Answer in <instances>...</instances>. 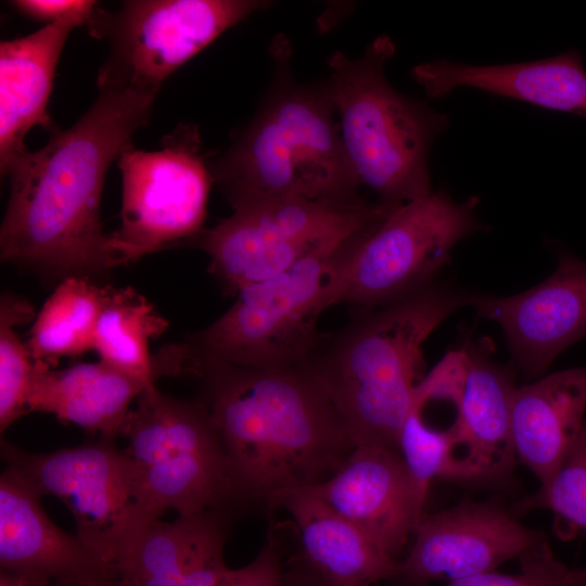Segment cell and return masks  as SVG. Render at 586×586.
<instances>
[{
  "mask_svg": "<svg viewBox=\"0 0 586 586\" xmlns=\"http://www.w3.org/2000/svg\"><path fill=\"white\" fill-rule=\"evenodd\" d=\"M154 100L131 89L100 90L74 125L8 166L2 262L61 280L90 279L120 266L101 226L103 183L112 162L149 123Z\"/></svg>",
  "mask_w": 586,
  "mask_h": 586,
  "instance_id": "1",
  "label": "cell"
},
{
  "mask_svg": "<svg viewBox=\"0 0 586 586\" xmlns=\"http://www.w3.org/2000/svg\"><path fill=\"white\" fill-rule=\"evenodd\" d=\"M198 398L220 440L238 498L268 502L330 479L357 446L305 366L205 362Z\"/></svg>",
  "mask_w": 586,
  "mask_h": 586,
  "instance_id": "2",
  "label": "cell"
},
{
  "mask_svg": "<svg viewBox=\"0 0 586 586\" xmlns=\"http://www.w3.org/2000/svg\"><path fill=\"white\" fill-rule=\"evenodd\" d=\"M472 295L430 283L323 334L304 364L327 392L356 445L399 451V435L423 379L422 345Z\"/></svg>",
  "mask_w": 586,
  "mask_h": 586,
  "instance_id": "3",
  "label": "cell"
},
{
  "mask_svg": "<svg viewBox=\"0 0 586 586\" xmlns=\"http://www.w3.org/2000/svg\"><path fill=\"white\" fill-rule=\"evenodd\" d=\"M273 80L255 116L209 160L213 182L232 208L277 200L355 204L359 179L346 155L327 85L297 82L291 47L281 37L270 47Z\"/></svg>",
  "mask_w": 586,
  "mask_h": 586,
  "instance_id": "4",
  "label": "cell"
},
{
  "mask_svg": "<svg viewBox=\"0 0 586 586\" xmlns=\"http://www.w3.org/2000/svg\"><path fill=\"white\" fill-rule=\"evenodd\" d=\"M387 215L343 231L288 270L240 291L209 326L164 347L169 368L176 375H195L205 362L263 369L304 365L324 334L319 317L339 302L353 250Z\"/></svg>",
  "mask_w": 586,
  "mask_h": 586,
  "instance_id": "5",
  "label": "cell"
},
{
  "mask_svg": "<svg viewBox=\"0 0 586 586\" xmlns=\"http://www.w3.org/2000/svg\"><path fill=\"white\" fill-rule=\"evenodd\" d=\"M395 52L387 36L374 39L351 59L335 51L328 59L327 88L339 117L346 155L361 186L377 202L396 207L432 191L428 156L449 118L422 101L395 90L384 65Z\"/></svg>",
  "mask_w": 586,
  "mask_h": 586,
  "instance_id": "6",
  "label": "cell"
},
{
  "mask_svg": "<svg viewBox=\"0 0 586 586\" xmlns=\"http://www.w3.org/2000/svg\"><path fill=\"white\" fill-rule=\"evenodd\" d=\"M122 433L144 518L157 519L167 510L182 517L221 511L239 500L217 431L200 399L175 398L151 385L136 399Z\"/></svg>",
  "mask_w": 586,
  "mask_h": 586,
  "instance_id": "7",
  "label": "cell"
},
{
  "mask_svg": "<svg viewBox=\"0 0 586 586\" xmlns=\"http://www.w3.org/2000/svg\"><path fill=\"white\" fill-rule=\"evenodd\" d=\"M395 207L364 200L355 204L277 200L244 204L194 239L209 256L208 270L228 295L294 266L343 231Z\"/></svg>",
  "mask_w": 586,
  "mask_h": 586,
  "instance_id": "8",
  "label": "cell"
},
{
  "mask_svg": "<svg viewBox=\"0 0 586 586\" xmlns=\"http://www.w3.org/2000/svg\"><path fill=\"white\" fill-rule=\"evenodd\" d=\"M477 206L431 191L394 208L351 254L337 304L379 307L432 283L456 243L484 228Z\"/></svg>",
  "mask_w": 586,
  "mask_h": 586,
  "instance_id": "9",
  "label": "cell"
},
{
  "mask_svg": "<svg viewBox=\"0 0 586 586\" xmlns=\"http://www.w3.org/2000/svg\"><path fill=\"white\" fill-rule=\"evenodd\" d=\"M257 0H131L101 10L88 29L110 51L97 86L155 95L163 81L219 35L269 5Z\"/></svg>",
  "mask_w": 586,
  "mask_h": 586,
  "instance_id": "10",
  "label": "cell"
},
{
  "mask_svg": "<svg viewBox=\"0 0 586 586\" xmlns=\"http://www.w3.org/2000/svg\"><path fill=\"white\" fill-rule=\"evenodd\" d=\"M118 166L122 224L109 237L120 265L203 231L214 182L196 125H178L163 138L160 150L128 148Z\"/></svg>",
  "mask_w": 586,
  "mask_h": 586,
  "instance_id": "11",
  "label": "cell"
},
{
  "mask_svg": "<svg viewBox=\"0 0 586 586\" xmlns=\"http://www.w3.org/2000/svg\"><path fill=\"white\" fill-rule=\"evenodd\" d=\"M1 459L40 496L59 498L75 520L76 535L114 568L152 521L136 502L126 453L109 441L30 453L2 440Z\"/></svg>",
  "mask_w": 586,
  "mask_h": 586,
  "instance_id": "12",
  "label": "cell"
},
{
  "mask_svg": "<svg viewBox=\"0 0 586 586\" xmlns=\"http://www.w3.org/2000/svg\"><path fill=\"white\" fill-rule=\"evenodd\" d=\"M412 533L413 543L394 578L408 586L493 572L546 540L540 531L523 525L495 501H463L424 513Z\"/></svg>",
  "mask_w": 586,
  "mask_h": 586,
  "instance_id": "13",
  "label": "cell"
},
{
  "mask_svg": "<svg viewBox=\"0 0 586 586\" xmlns=\"http://www.w3.org/2000/svg\"><path fill=\"white\" fill-rule=\"evenodd\" d=\"M470 305L501 327L514 368L538 378L586 335V263L562 251L556 270L532 289L508 297L472 295Z\"/></svg>",
  "mask_w": 586,
  "mask_h": 586,
  "instance_id": "14",
  "label": "cell"
},
{
  "mask_svg": "<svg viewBox=\"0 0 586 586\" xmlns=\"http://www.w3.org/2000/svg\"><path fill=\"white\" fill-rule=\"evenodd\" d=\"M466 381L458 424L441 479L502 483L512 475L517 455L511 430V408L517 388L514 366L492 358L487 340L468 342Z\"/></svg>",
  "mask_w": 586,
  "mask_h": 586,
  "instance_id": "15",
  "label": "cell"
},
{
  "mask_svg": "<svg viewBox=\"0 0 586 586\" xmlns=\"http://www.w3.org/2000/svg\"><path fill=\"white\" fill-rule=\"evenodd\" d=\"M41 496L5 469L0 476V570L88 586L118 578L115 568L47 515Z\"/></svg>",
  "mask_w": 586,
  "mask_h": 586,
  "instance_id": "16",
  "label": "cell"
},
{
  "mask_svg": "<svg viewBox=\"0 0 586 586\" xmlns=\"http://www.w3.org/2000/svg\"><path fill=\"white\" fill-rule=\"evenodd\" d=\"M307 488L395 561L418 523L410 477L394 449L357 445L330 479Z\"/></svg>",
  "mask_w": 586,
  "mask_h": 586,
  "instance_id": "17",
  "label": "cell"
},
{
  "mask_svg": "<svg viewBox=\"0 0 586 586\" xmlns=\"http://www.w3.org/2000/svg\"><path fill=\"white\" fill-rule=\"evenodd\" d=\"M411 75L428 97L472 87L547 110L586 117V69L576 51L539 61L469 65L446 60L417 65Z\"/></svg>",
  "mask_w": 586,
  "mask_h": 586,
  "instance_id": "18",
  "label": "cell"
},
{
  "mask_svg": "<svg viewBox=\"0 0 586 586\" xmlns=\"http://www.w3.org/2000/svg\"><path fill=\"white\" fill-rule=\"evenodd\" d=\"M72 22L46 24L27 36L0 43V168L27 151L24 138L33 127L51 133L54 126L48 112L56 64Z\"/></svg>",
  "mask_w": 586,
  "mask_h": 586,
  "instance_id": "19",
  "label": "cell"
},
{
  "mask_svg": "<svg viewBox=\"0 0 586 586\" xmlns=\"http://www.w3.org/2000/svg\"><path fill=\"white\" fill-rule=\"evenodd\" d=\"M268 506L286 510L298 531L297 553L333 584L374 586L397 577L398 561L311 489L280 493Z\"/></svg>",
  "mask_w": 586,
  "mask_h": 586,
  "instance_id": "20",
  "label": "cell"
},
{
  "mask_svg": "<svg viewBox=\"0 0 586 586\" xmlns=\"http://www.w3.org/2000/svg\"><path fill=\"white\" fill-rule=\"evenodd\" d=\"M586 411V367L548 374L517 387L511 408L513 446L539 484L548 482L579 433Z\"/></svg>",
  "mask_w": 586,
  "mask_h": 586,
  "instance_id": "21",
  "label": "cell"
},
{
  "mask_svg": "<svg viewBox=\"0 0 586 586\" xmlns=\"http://www.w3.org/2000/svg\"><path fill=\"white\" fill-rule=\"evenodd\" d=\"M149 386L101 360L64 369L34 361L27 407L109 441L122 433L130 405Z\"/></svg>",
  "mask_w": 586,
  "mask_h": 586,
  "instance_id": "22",
  "label": "cell"
},
{
  "mask_svg": "<svg viewBox=\"0 0 586 586\" xmlns=\"http://www.w3.org/2000/svg\"><path fill=\"white\" fill-rule=\"evenodd\" d=\"M111 290L86 277L61 280L31 326L26 345L33 360L52 366L62 357L93 349L98 320Z\"/></svg>",
  "mask_w": 586,
  "mask_h": 586,
  "instance_id": "23",
  "label": "cell"
},
{
  "mask_svg": "<svg viewBox=\"0 0 586 586\" xmlns=\"http://www.w3.org/2000/svg\"><path fill=\"white\" fill-rule=\"evenodd\" d=\"M167 326L143 295L131 288H112L98 320L93 351L102 362L153 385L156 378L149 343Z\"/></svg>",
  "mask_w": 586,
  "mask_h": 586,
  "instance_id": "24",
  "label": "cell"
},
{
  "mask_svg": "<svg viewBox=\"0 0 586 586\" xmlns=\"http://www.w3.org/2000/svg\"><path fill=\"white\" fill-rule=\"evenodd\" d=\"M194 515V514H193ZM193 515L150 521L116 563L124 586H181Z\"/></svg>",
  "mask_w": 586,
  "mask_h": 586,
  "instance_id": "25",
  "label": "cell"
},
{
  "mask_svg": "<svg viewBox=\"0 0 586 586\" xmlns=\"http://www.w3.org/2000/svg\"><path fill=\"white\" fill-rule=\"evenodd\" d=\"M35 316L25 298L5 292L0 300V431L28 413L34 360L16 328Z\"/></svg>",
  "mask_w": 586,
  "mask_h": 586,
  "instance_id": "26",
  "label": "cell"
},
{
  "mask_svg": "<svg viewBox=\"0 0 586 586\" xmlns=\"http://www.w3.org/2000/svg\"><path fill=\"white\" fill-rule=\"evenodd\" d=\"M547 510L561 539L586 533V418L551 479L514 506L515 513Z\"/></svg>",
  "mask_w": 586,
  "mask_h": 586,
  "instance_id": "27",
  "label": "cell"
},
{
  "mask_svg": "<svg viewBox=\"0 0 586 586\" xmlns=\"http://www.w3.org/2000/svg\"><path fill=\"white\" fill-rule=\"evenodd\" d=\"M454 433L428 422L411 406L399 435V453L412 485L418 522L432 481L441 479Z\"/></svg>",
  "mask_w": 586,
  "mask_h": 586,
  "instance_id": "28",
  "label": "cell"
},
{
  "mask_svg": "<svg viewBox=\"0 0 586 586\" xmlns=\"http://www.w3.org/2000/svg\"><path fill=\"white\" fill-rule=\"evenodd\" d=\"M515 574L496 571L456 579L446 586H586V565L571 568L560 561L547 540L528 549L520 557Z\"/></svg>",
  "mask_w": 586,
  "mask_h": 586,
  "instance_id": "29",
  "label": "cell"
},
{
  "mask_svg": "<svg viewBox=\"0 0 586 586\" xmlns=\"http://www.w3.org/2000/svg\"><path fill=\"white\" fill-rule=\"evenodd\" d=\"M224 543L221 511L193 515L181 586H220L229 570L224 562Z\"/></svg>",
  "mask_w": 586,
  "mask_h": 586,
  "instance_id": "30",
  "label": "cell"
},
{
  "mask_svg": "<svg viewBox=\"0 0 586 586\" xmlns=\"http://www.w3.org/2000/svg\"><path fill=\"white\" fill-rule=\"evenodd\" d=\"M11 4L22 14L48 24L72 22L77 27L89 28L100 13V7L92 0H15Z\"/></svg>",
  "mask_w": 586,
  "mask_h": 586,
  "instance_id": "31",
  "label": "cell"
},
{
  "mask_svg": "<svg viewBox=\"0 0 586 586\" xmlns=\"http://www.w3.org/2000/svg\"><path fill=\"white\" fill-rule=\"evenodd\" d=\"M220 586H284V564L271 532L256 558L238 570H228Z\"/></svg>",
  "mask_w": 586,
  "mask_h": 586,
  "instance_id": "32",
  "label": "cell"
},
{
  "mask_svg": "<svg viewBox=\"0 0 586 586\" xmlns=\"http://www.w3.org/2000/svg\"><path fill=\"white\" fill-rule=\"evenodd\" d=\"M284 586H337L324 577L298 553L284 565Z\"/></svg>",
  "mask_w": 586,
  "mask_h": 586,
  "instance_id": "33",
  "label": "cell"
},
{
  "mask_svg": "<svg viewBox=\"0 0 586 586\" xmlns=\"http://www.w3.org/2000/svg\"><path fill=\"white\" fill-rule=\"evenodd\" d=\"M0 586H62V585L41 576L0 570Z\"/></svg>",
  "mask_w": 586,
  "mask_h": 586,
  "instance_id": "34",
  "label": "cell"
},
{
  "mask_svg": "<svg viewBox=\"0 0 586 586\" xmlns=\"http://www.w3.org/2000/svg\"><path fill=\"white\" fill-rule=\"evenodd\" d=\"M88 586H124V585L120 583L118 578H115V579L105 581V582H101V583H97V584H92Z\"/></svg>",
  "mask_w": 586,
  "mask_h": 586,
  "instance_id": "35",
  "label": "cell"
},
{
  "mask_svg": "<svg viewBox=\"0 0 586 586\" xmlns=\"http://www.w3.org/2000/svg\"><path fill=\"white\" fill-rule=\"evenodd\" d=\"M385 583H386V586H408V585L403 584V583H400L399 581H396V579H390V581H386ZM374 586H382V584L378 583Z\"/></svg>",
  "mask_w": 586,
  "mask_h": 586,
  "instance_id": "36",
  "label": "cell"
}]
</instances>
